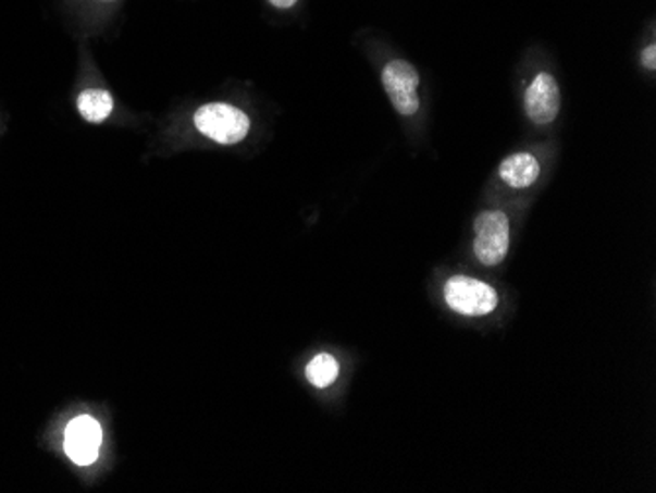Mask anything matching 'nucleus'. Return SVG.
<instances>
[{
	"label": "nucleus",
	"instance_id": "obj_1",
	"mask_svg": "<svg viewBox=\"0 0 656 493\" xmlns=\"http://www.w3.org/2000/svg\"><path fill=\"white\" fill-rule=\"evenodd\" d=\"M193 124L205 138L223 146L243 141L252 126L248 114L228 102L202 104L193 114Z\"/></svg>",
	"mask_w": 656,
	"mask_h": 493
},
{
	"label": "nucleus",
	"instance_id": "obj_2",
	"mask_svg": "<svg viewBox=\"0 0 656 493\" xmlns=\"http://www.w3.org/2000/svg\"><path fill=\"white\" fill-rule=\"evenodd\" d=\"M445 301L458 315L484 317L495 311L499 297L494 287L487 283L468 275H455L446 282Z\"/></svg>",
	"mask_w": 656,
	"mask_h": 493
},
{
	"label": "nucleus",
	"instance_id": "obj_3",
	"mask_svg": "<svg viewBox=\"0 0 656 493\" xmlns=\"http://www.w3.org/2000/svg\"><path fill=\"white\" fill-rule=\"evenodd\" d=\"M474 254L480 262L494 268L509 250V219L504 211H484L474 222Z\"/></svg>",
	"mask_w": 656,
	"mask_h": 493
},
{
	"label": "nucleus",
	"instance_id": "obj_4",
	"mask_svg": "<svg viewBox=\"0 0 656 493\" xmlns=\"http://www.w3.org/2000/svg\"><path fill=\"white\" fill-rule=\"evenodd\" d=\"M382 83L395 111L404 116H413L414 112L419 111L421 77L409 61H389L382 71Z\"/></svg>",
	"mask_w": 656,
	"mask_h": 493
},
{
	"label": "nucleus",
	"instance_id": "obj_5",
	"mask_svg": "<svg viewBox=\"0 0 656 493\" xmlns=\"http://www.w3.org/2000/svg\"><path fill=\"white\" fill-rule=\"evenodd\" d=\"M101 444V424L97 419H92L91 415H79L67 424L63 446L71 463L77 466H91L97 463Z\"/></svg>",
	"mask_w": 656,
	"mask_h": 493
},
{
	"label": "nucleus",
	"instance_id": "obj_6",
	"mask_svg": "<svg viewBox=\"0 0 656 493\" xmlns=\"http://www.w3.org/2000/svg\"><path fill=\"white\" fill-rule=\"evenodd\" d=\"M525 112L536 126L553 124L560 112V89L550 73H539L525 91Z\"/></svg>",
	"mask_w": 656,
	"mask_h": 493
},
{
	"label": "nucleus",
	"instance_id": "obj_7",
	"mask_svg": "<svg viewBox=\"0 0 656 493\" xmlns=\"http://www.w3.org/2000/svg\"><path fill=\"white\" fill-rule=\"evenodd\" d=\"M541 165L533 153L519 151L505 158L499 165V177L513 189H527L539 180Z\"/></svg>",
	"mask_w": 656,
	"mask_h": 493
},
{
	"label": "nucleus",
	"instance_id": "obj_8",
	"mask_svg": "<svg viewBox=\"0 0 656 493\" xmlns=\"http://www.w3.org/2000/svg\"><path fill=\"white\" fill-rule=\"evenodd\" d=\"M77 111L83 119L91 124H101L114 111V99L104 89H85L77 97Z\"/></svg>",
	"mask_w": 656,
	"mask_h": 493
},
{
	"label": "nucleus",
	"instance_id": "obj_9",
	"mask_svg": "<svg viewBox=\"0 0 656 493\" xmlns=\"http://www.w3.org/2000/svg\"><path fill=\"white\" fill-rule=\"evenodd\" d=\"M305 375H307V380H309L311 385L319 387V390H324V387H329V385H333L336 382V378H338V362H336L333 354H317L313 360L307 363Z\"/></svg>",
	"mask_w": 656,
	"mask_h": 493
},
{
	"label": "nucleus",
	"instance_id": "obj_10",
	"mask_svg": "<svg viewBox=\"0 0 656 493\" xmlns=\"http://www.w3.org/2000/svg\"><path fill=\"white\" fill-rule=\"evenodd\" d=\"M643 63H645L648 70H656V48L655 44H651L645 51H643Z\"/></svg>",
	"mask_w": 656,
	"mask_h": 493
},
{
	"label": "nucleus",
	"instance_id": "obj_11",
	"mask_svg": "<svg viewBox=\"0 0 656 493\" xmlns=\"http://www.w3.org/2000/svg\"><path fill=\"white\" fill-rule=\"evenodd\" d=\"M268 2L277 11H287V9H294L297 4V0H268Z\"/></svg>",
	"mask_w": 656,
	"mask_h": 493
},
{
	"label": "nucleus",
	"instance_id": "obj_12",
	"mask_svg": "<svg viewBox=\"0 0 656 493\" xmlns=\"http://www.w3.org/2000/svg\"><path fill=\"white\" fill-rule=\"evenodd\" d=\"M107 2H109V0H107Z\"/></svg>",
	"mask_w": 656,
	"mask_h": 493
}]
</instances>
